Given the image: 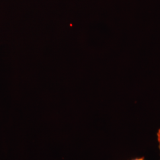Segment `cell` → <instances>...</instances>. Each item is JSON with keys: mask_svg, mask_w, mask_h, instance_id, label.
<instances>
[{"mask_svg": "<svg viewBox=\"0 0 160 160\" xmlns=\"http://www.w3.org/2000/svg\"><path fill=\"white\" fill-rule=\"evenodd\" d=\"M144 160V158H135V159H134V160Z\"/></svg>", "mask_w": 160, "mask_h": 160, "instance_id": "2", "label": "cell"}, {"mask_svg": "<svg viewBox=\"0 0 160 160\" xmlns=\"http://www.w3.org/2000/svg\"></svg>", "mask_w": 160, "mask_h": 160, "instance_id": "3", "label": "cell"}, {"mask_svg": "<svg viewBox=\"0 0 160 160\" xmlns=\"http://www.w3.org/2000/svg\"><path fill=\"white\" fill-rule=\"evenodd\" d=\"M157 140H158V148L160 150V128L158 129V131L157 132Z\"/></svg>", "mask_w": 160, "mask_h": 160, "instance_id": "1", "label": "cell"}]
</instances>
